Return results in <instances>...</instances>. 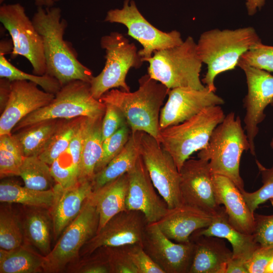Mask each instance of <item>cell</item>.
Listing matches in <instances>:
<instances>
[{
	"label": "cell",
	"instance_id": "1",
	"mask_svg": "<svg viewBox=\"0 0 273 273\" xmlns=\"http://www.w3.org/2000/svg\"><path fill=\"white\" fill-rule=\"evenodd\" d=\"M42 38L47 74L56 78L62 86L79 80L90 83L92 71L77 59L70 43L64 39L67 22L62 18L59 7H37L32 18Z\"/></svg>",
	"mask_w": 273,
	"mask_h": 273
},
{
	"label": "cell",
	"instance_id": "2",
	"mask_svg": "<svg viewBox=\"0 0 273 273\" xmlns=\"http://www.w3.org/2000/svg\"><path fill=\"white\" fill-rule=\"evenodd\" d=\"M138 89L125 92L117 88L105 93L99 99L116 107L124 115L131 132H145L159 143L161 107L169 89L147 74L139 79Z\"/></svg>",
	"mask_w": 273,
	"mask_h": 273
},
{
	"label": "cell",
	"instance_id": "3",
	"mask_svg": "<svg viewBox=\"0 0 273 273\" xmlns=\"http://www.w3.org/2000/svg\"><path fill=\"white\" fill-rule=\"evenodd\" d=\"M259 42H261L260 37L250 26L233 30L214 29L204 32L197 43L200 59L207 66L202 83L210 90L215 92L216 76L235 69L241 56Z\"/></svg>",
	"mask_w": 273,
	"mask_h": 273
},
{
	"label": "cell",
	"instance_id": "4",
	"mask_svg": "<svg viewBox=\"0 0 273 273\" xmlns=\"http://www.w3.org/2000/svg\"><path fill=\"white\" fill-rule=\"evenodd\" d=\"M239 116L231 112L213 130L207 145L199 151L198 158L208 161L212 174L230 178L241 192L244 190L240 173V163L244 151L250 144Z\"/></svg>",
	"mask_w": 273,
	"mask_h": 273
},
{
	"label": "cell",
	"instance_id": "5",
	"mask_svg": "<svg viewBox=\"0 0 273 273\" xmlns=\"http://www.w3.org/2000/svg\"><path fill=\"white\" fill-rule=\"evenodd\" d=\"M145 61L149 63L148 74L168 89L191 87L203 89L200 78L202 62L197 43L188 36L179 45L156 51Z\"/></svg>",
	"mask_w": 273,
	"mask_h": 273
},
{
	"label": "cell",
	"instance_id": "6",
	"mask_svg": "<svg viewBox=\"0 0 273 273\" xmlns=\"http://www.w3.org/2000/svg\"><path fill=\"white\" fill-rule=\"evenodd\" d=\"M225 116L220 106L208 107L183 122L160 130L159 143L171 155L179 171L192 154L207 145Z\"/></svg>",
	"mask_w": 273,
	"mask_h": 273
},
{
	"label": "cell",
	"instance_id": "7",
	"mask_svg": "<svg viewBox=\"0 0 273 273\" xmlns=\"http://www.w3.org/2000/svg\"><path fill=\"white\" fill-rule=\"evenodd\" d=\"M105 110L106 105L92 95L89 83L74 80L63 85L49 104L21 119L12 131L48 119L99 118L104 116Z\"/></svg>",
	"mask_w": 273,
	"mask_h": 273
},
{
	"label": "cell",
	"instance_id": "8",
	"mask_svg": "<svg viewBox=\"0 0 273 273\" xmlns=\"http://www.w3.org/2000/svg\"><path fill=\"white\" fill-rule=\"evenodd\" d=\"M100 44L105 50L106 62L101 72L93 76L90 82L92 95L99 100L105 93L113 88L130 92L125 81L127 74L131 68L141 67L144 62L136 47L117 32L103 36Z\"/></svg>",
	"mask_w": 273,
	"mask_h": 273
},
{
	"label": "cell",
	"instance_id": "9",
	"mask_svg": "<svg viewBox=\"0 0 273 273\" xmlns=\"http://www.w3.org/2000/svg\"><path fill=\"white\" fill-rule=\"evenodd\" d=\"M99 215L89 198L76 218L65 229L50 253L44 256L43 272L58 273L77 260L84 245L97 233Z\"/></svg>",
	"mask_w": 273,
	"mask_h": 273
},
{
	"label": "cell",
	"instance_id": "10",
	"mask_svg": "<svg viewBox=\"0 0 273 273\" xmlns=\"http://www.w3.org/2000/svg\"><path fill=\"white\" fill-rule=\"evenodd\" d=\"M0 21L12 38L11 58L23 56L31 64L34 74H45L46 65L42 38L27 15L24 7L20 3L2 5Z\"/></svg>",
	"mask_w": 273,
	"mask_h": 273
},
{
	"label": "cell",
	"instance_id": "11",
	"mask_svg": "<svg viewBox=\"0 0 273 273\" xmlns=\"http://www.w3.org/2000/svg\"><path fill=\"white\" fill-rule=\"evenodd\" d=\"M104 21L122 24L127 27L128 35L143 46L138 53L144 62L155 52L179 45L184 41L178 31L166 32L152 25L132 0H125L121 9L109 10Z\"/></svg>",
	"mask_w": 273,
	"mask_h": 273
},
{
	"label": "cell",
	"instance_id": "12",
	"mask_svg": "<svg viewBox=\"0 0 273 273\" xmlns=\"http://www.w3.org/2000/svg\"><path fill=\"white\" fill-rule=\"evenodd\" d=\"M141 155L151 179L169 209L183 204L180 175L171 155L152 135L143 132Z\"/></svg>",
	"mask_w": 273,
	"mask_h": 273
},
{
	"label": "cell",
	"instance_id": "13",
	"mask_svg": "<svg viewBox=\"0 0 273 273\" xmlns=\"http://www.w3.org/2000/svg\"><path fill=\"white\" fill-rule=\"evenodd\" d=\"M237 66L243 70L246 78L248 92L243 100L245 109L243 121L249 151L255 156V139L259 132L258 125L265 118V108L273 102V75L239 60Z\"/></svg>",
	"mask_w": 273,
	"mask_h": 273
},
{
	"label": "cell",
	"instance_id": "14",
	"mask_svg": "<svg viewBox=\"0 0 273 273\" xmlns=\"http://www.w3.org/2000/svg\"><path fill=\"white\" fill-rule=\"evenodd\" d=\"M142 246L164 273H189L195 249L192 240L175 243L162 232L156 222L149 223L145 229Z\"/></svg>",
	"mask_w": 273,
	"mask_h": 273
},
{
	"label": "cell",
	"instance_id": "15",
	"mask_svg": "<svg viewBox=\"0 0 273 273\" xmlns=\"http://www.w3.org/2000/svg\"><path fill=\"white\" fill-rule=\"evenodd\" d=\"M148 223L140 211L126 210L113 216L82 248L80 257L100 248L141 244Z\"/></svg>",
	"mask_w": 273,
	"mask_h": 273
},
{
	"label": "cell",
	"instance_id": "16",
	"mask_svg": "<svg viewBox=\"0 0 273 273\" xmlns=\"http://www.w3.org/2000/svg\"><path fill=\"white\" fill-rule=\"evenodd\" d=\"M183 203L214 216L223 207L216 200L212 173L208 161L200 158L188 159L179 170Z\"/></svg>",
	"mask_w": 273,
	"mask_h": 273
},
{
	"label": "cell",
	"instance_id": "17",
	"mask_svg": "<svg viewBox=\"0 0 273 273\" xmlns=\"http://www.w3.org/2000/svg\"><path fill=\"white\" fill-rule=\"evenodd\" d=\"M168 98L161 109L160 130L183 122L204 109L224 103L223 99L207 87L203 89L176 87L169 90Z\"/></svg>",
	"mask_w": 273,
	"mask_h": 273
},
{
	"label": "cell",
	"instance_id": "18",
	"mask_svg": "<svg viewBox=\"0 0 273 273\" xmlns=\"http://www.w3.org/2000/svg\"><path fill=\"white\" fill-rule=\"evenodd\" d=\"M127 173L129 181L127 210L141 211L148 223L157 222L169 208L155 188L141 155Z\"/></svg>",
	"mask_w": 273,
	"mask_h": 273
},
{
	"label": "cell",
	"instance_id": "19",
	"mask_svg": "<svg viewBox=\"0 0 273 273\" xmlns=\"http://www.w3.org/2000/svg\"><path fill=\"white\" fill-rule=\"evenodd\" d=\"M37 86L27 80L11 81L9 98L0 117V135L12 133L21 119L54 99L55 94Z\"/></svg>",
	"mask_w": 273,
	"mask_h": 273
},
{
	"label": "cell",
	"instance_id": "20",
	"mask_svg": "<svg viewBox=\"0 0 273 273\" xmlns=\"http://www.w3.org/2000/svg\"><path fill=\"white\" fill-rule=\"evenodd\" d=\"M53 189L55 198L49 211L53 223L54 239L57 240L79 214L93 191L90 180L79 181L68 188L56 183Z\"/></svg>",
	"mask_w": 273,
	"mask_h": 273
},
{
	"label": "cell",
	"instance_id": "21",
	"mask_svg": "<svg viewBox=\"0 0 273 273\" xmlns=\"http://www.w3.org/2000/svg\"><path fill=\"white\" fill-rule=\"evenodd\" d=\"M212 181L217 202L223 205L230 223L242 233L253 234L254 213L250 211L240 190L223 175L212 174Z\"/></svg>",
	"mask_w": 273,
	"mask_h": 273
},
{
	"label": "cell",
	"instance_id": "22",
	"mask_svg": "<svg viewBox=\"0 0 273 273\" xmlns=\"http://www.w3.org/2000/svg\"><path fill=\"white\" fill-rule=\"evenodd\" d=\"M213 216L197 208L181 204L169 209L157 223L162 232L176 243H186L195 231L205 228L212 222Z\"/></svg>",
	"mask_w": 273,
	"mask_h": 273
},
{
	"label": "cell",
	"instance_id": "23",
	"mask_svg": "<svg viewBox=\"0 0 273 273\" xmlns=\"http://www.w3.org/2000/svg\"><path fill=\"white\" fill-rule=\"evenodd\" d=\"M190 240L195 249L189 273H226L233 251L222 238L193 233Z\"/></svg>",
	"mask_w": 273,
	"mask_h": 273
},
{
	"label": "cell",
	"instance_id": "24",
	"mask_svg": "<svg viewBox=\"0 0 273 273\" xmlns=\"http://www.w3.org/2000/svg\"><path fill=\"white\" fill-rule=\"evenodd\" d=\"M195 233L214 236L227 240L232 247L233 258L248 262L255 250L259 246L253 234H246L234 228L229 222L225 209L213 216L212 222L207 227L197 230Z\"/></svg>",
	"mask_w": 273,
	"mask_h": 273
},
{
	"label": "cell",
	"instance_id": "25",
	"mask_svg": "<svg viewBox=\"0 0 273 273\" xmlns=\"http://www.w3.org/2000/svg\"><path fill=\"white\" fill-rule=\"evenodd\" d=\"M24 206L20 216L24 235V243L33 246L43 256L51 251L53 223L49 209Z\"/></svg>",
	"mask_w": 273,
	"mask_h": 273
},
{
	"label": "cell",
	"instance_id": "26",
	"mask_svg": "<svg viewBox=\"0 0 273 273\" xmlns=\"http://www.w3.org/2000/svg\"><path fill=\"white\" fill-rule=\"evenodd\" d=\"M128 185V174L126 173L93 191L90 199L99 213L98 231L113 216L127 210Z\"/></svg>",
	"mask_w": 273,
	"mask_h": 273
},
{
	"label": "cell",
	"instance_id": "27",
	"mask_svg": "<svg viewBox=\"0 0 273 273\" xmlns=\"http://www.w3.org/2000/svg\"><path fill=\"white\" fill-rule=\"evenodd\" d=\"M143 132H131L127 142L120 153L95 174L92 180L93 191L127 173L134 166L141 156Z\"/></svg>",
	"mask_w": 273,
	"mask_h": 273
},
{
	"label": "cell",
	"instance_id": "28",
	"mask_svg": "<svg viewBox=\"0 0 273 273\" xmlns=\"http://www.w3.org/2000/svg\"><path fill=\"white\" fill-rule=\"evenodd\" d=\"M103 118H87L80 160L79 181H92L95 175V168L103 151Z\"/></svg>",
	"mask_w": 273,
	"mask_h": 273
},
{
	"label": "cell",
	"instance_id": "29",
	"mask_svg": "<svg viewBox=\"0 0 273 273\" xmlns=\"http://www.w3.org/2000/svg\"><path fill=\"white\" fill-rule=\"evenodd\" d=\"M44 256L23 243L11 250L0 249V273L43 272Z\"/></svg>",
	"mask_w": 273,
	"mask_h": 273
},
{
	"label": "cell",
	"instance_id": "30",
	"mask_svg": "<svg viewBox=\"0 0 273 273\" xmlns=\"http://www.w3.org/2000/svg\"><path fill=\"white\" fill-rule=\"evenodd\" d=\"M54 198L53 188L47 191H37L11 181H2L0 184L1 203H17L50 210L53 204Z\"/></svg>",
	"mask_w": 273,
	"mask_h": 273
},
{
	"label": "cell",
	"instance_id": "31",
	"mask_svg": "<svg viewBox=\"0 0 273 273\" xmlns=\"http://www.w3.org/2000/svg\"><path fill=\"white\" fill-rule=\"evenodd\" d=\"M60 119L39 121L18 131L14 135L24 157L38 156L56 129Z\"/></svg>",
	"mask_w": 273,
	"mask_h": 273
},
{
	"label": "cell",
	"instance_id": "32",
	"mask_svg": "<svg viewBox=\"0 0 273 273\" xmlns=\"http://www.w3.org/2000/svg\"><path fill=\"white\" fill-rule=\"evenodd\" d=\"M85 117L60 119L56 129L38 157L50 165L67 150Z\"/></svg>",
	"mask_w": 273,
	"mask_h": 273
},
{
	"label": "cell",
	"instance_id": "33",
	"mask_svg": "<svg viewBox=\"0 0 273 273\" xmlns=\"http://www.w3.org/2000/svg\"><path fill=\"white\" fill-rule=\"evenodd\" d=\"M19 176L24 186L37 191H47L56 184L50 165L38 156L24 157L20 169Z\"/></svg>",
	"mask_w": 273,
	"mask_h": 273
},
{
	"label": "cell",
	"instance_id": "34",
	"mask_svg": "<svg viewBox=\"0 0 273 273\" xmlns=\"http://www.w3.org/2000/svg\"><path fill=\"white\" fill-rule=\"evenodd\" d=\"M1 205L0 209V248L9 250L24 243V235L20 216L10 203Z\"/></svg>",
	"mask_w": 273,
	"mask_h": 273
},
{
	"label": "cell",
	"instance_id": "35",
	"mask_svg": "<svg viewBox=\"0 0 273 273\" xmlns=\"http://www.w3.org/2000/svg\"><path fill=\"white\" fill-rule=\"evenodd\" d=\"M24 156L14 134L0 135V177L19 176Z\"/></svg>",
	"mask_w": 273,
	"mask_h": 273
},
{
	"label": "cell",
	"instance_id": "36",
	"mask_svg": "<svg viewBox=\"0 0 273 273\" xmlns=\"http://www.w3.org/2000/svg\"><path fill=\"white\" fill-rule=\"evenodd\" d=\"M0 77L10 81L27 80L36 83L46 92L56 94L62 85L55 77L46 73L43 75L30 74L23 72L13 65L0 53Z\"/></svg>",
	"mask_w": 273,
	"mask_h": 273
},
{
	"label": "cell",
	"instance_id": "37",
	"mask_svg": "<svg viewBox=\"0 0 273 273\" xmlns=\"http://www.w3.org/2000/svg\"><path fill=\"white\" fill-rule=\"evenodd\" d=\"M50 168L56 183L63 188L71 187L79 181V163L68 149L50 165Z\"/></svg>",
	"mask_w": 273,
	"mask_h": 273
},
{
	"label": "cell",
	"instance_id": "38",
	"mask_svg": "<svg viewBox=\"0 0 273 273\" xmlns=\"http://www.w3.org/2000/svg\"><path fill=\"white\" fill-rule=\"evenodd\" d=\"M256 163L261 176L262 186L253 192H241L250 211L255 213L259 205L273 197V165L266 168L258 160Z\"/></svg>",
	"mask_w": 273,
	"mask_h": 273
},
{
	"label": "cell",
	"instance_id": "39",
	"mask_svg": "<svg viewBox=\"0 0 273 273\" xmlns=\"http://www.w3.org/2000/svg\"><path fill=\"white\" fill-rule=\"evenodd\" d=\"M130 133V128L126 124L103 141L102 154L96 166L95 174L103 169L120 153L127 142Z\"/></svg>",
	"mask_w": 273,
	"mask_h": 273
},
{
	"label": "cell",
	"instance_id": "40",
	"mask_svg": "<svg viewBox=\"0 0 273 273\" xmlns=\"http://www.w3.org/2000/svg\"><path fill=\"white\" fill-rule=\"evenodd\" d=\"M69 264L66 272L74 273H111L108 260L103 248H100L92 253L82 256Z\"/></svg>",
	"mask_w": 273,
	"mask_h": 273
},
{
	"label": "cell",
	"instance_id": "41",
	"mask_svg": "<svg viewBox=\"0 0 273 273\" xmlns=\"http://www.w3.org/2000/svg\"><path fill=\"white\" fill-rule=\"evenodd\" d=\"M239 61L250 66L273 72V46L258 42L244 53Z\"/></svg>",
	"mask_w": 273,
	"mask_h": 273
},
{
	"label": "cell",
	"instance_id": "42",
	"mask_svg": "<svg viewBox=\"0 0 273 273\" xmlns=\"http://www.w3.org/2000/svg\"><path fill=\"white\" fill-rule=\"evenodd\" d=\"M110 265L111 273H138L129 252V245L102 247Z\"/></svg>",
	"mask_w": 273,
	"mask_h": 273
},
{
	"label": "cell",
	"instance_id": "43",
	"mask_svg": "<svg viewBox=\"0 0 273 273\" xmlns=\"http://www.w3.org/2000/svg\"><path fill=\"white\" fill-rule=\"evenodd\" d=\"M104 104L106 105V110L102 123L103 141L127 124L122 113L116 107L109 103Z\"/></svg>",
	"mask_w": 273,
	"mask_h": 273
},
{
	"label": "cell",
	"instance_id": "44",
	"mask_svg": "<svg viewBox=\"0 0 273 273\" xmlns=\"http://www.w3.org/2000/svg\"><path fill=\"white\" fill-rule=\"evenodd\" d=\"M129 252L138 273H164L141 244L129 245Z\"/></svg>",
	"mask_w": 273,
	"mask_h": 273
},
{
	"label": "cell",
	"instance_id": "45",
	"mask_svg": "<svg viewBox=\"0 0 273 273\" xmlns=\"http://www.w3.org/2000/svg\"><path fill=\"white\" fill-rule=\"evenodd\" d=\"M255 241L260 246H273V214L259 215L254 213Z\"/></svg>",
	"mask_w": 273,
	"mask_h": 273
},
{
	"label": "cell",
	"instance_id": "46",
	"mask_svg": "<svg viewBox=\"0 0 273 273\" xmlns=\"http://www.w3.org/2000/svg\"><path fill=\"white\" fill-rule=\"evenodd\" d=\"M273 257V246L259 245L248 262L249 273H264V268Z\"/></svg>",
	"mask_w": 273,
	"mask_h": 273
},
{
	"label": "cell",
	"instance_id": "47",
	"mask_svg": "<svg viewBox=\"0 0 273 273\" xmlns=\"http://www.w3.org/2000/svg\"><path fill=\"white\" fill-rule=\"evenodd\" d=\"M226 273H249L248 262L232 258L228 264Z\"/></svg>",
	"mask_w": 273,
	"mask_h": 273
},
{
	"label": "cell",
	"instance_id": "48",
	"mask_svg": "<svg viewBox=\"0 0 273 273\" xmlns=\"http://www.w3.org/2000/svg\"><path fill=\"white\" fill-rule=\"evenodd\" d=\"M11 81L5 78H1L0 80V95H1V108L4 109L5 106L9 99Z\"/></svg>",
	"mask_w": 273,
	"mask_h": 273
},
{
	"label": "cell",
	"instance_id": "49",
	"mask_svg": "<svg viewBox=\"0 0 273 273\" xmlns=\"http://www.w3.org/2000/svg\"><path fill=\"white\" fill-rule=\"evenodd\" d=\"M265 0H247L246 8L250 16L254 15L257 10H260L264 6Z\"/></svg>",
	"mask_w": 273,
	"mask_h": 273
},
{
	"label": "cell",
	"instance_id": "50",
	"mask_svg": "<svg viewBox=\"0 0 273 273\" xmlns=\"http://www.w3.org/2000/svg\"><path fill=\"white\" fill-rule=\"evenodd\" d=\"M55 3L54 0H34L37 7L50 8L54 6Z\"/></svg>",
	"mask_w": 273,
	"mask_h": 273
},
{
	"label": "cell",
	"instance_id": "51",
	"mask_svg": "<svg viewBox=\"0 0 273 273\" xmlns=\"http://www.w3.org/2000/svg\"><path fill=\"white\" fill-rule=\"evenodd\" d=\"M264 273H273V257L266 265Z\"/></svg>",
	"mask_w": 273,
	"mask_h": 273
},
{
	"label": "cell",
	"instance_id": "52",
	"mask_svg": "<svg viewBox=\"0 0 273 273\" xmlns=\"http://www.w3.org/2000/svg\"><path fill=\"white\" fill-rule=\"evenodd\" d=\"M270 146L271 148L272 149V150H273V136L270 143Z\"/></svg>",
	"mask_w": 273,
	"mask_h": 273
},
{
	"label": "cell",
	"instance_id": "53",
	"mask_svg": "<svg viewBox=\"0 0 273 273\" xmlns=\"http://www.w3.org/2000/svg\"><path fill=\"white\" fill-rule=\"evenodd\" d=\"M269 200L270 201L271 204L273 207V197L271 198Z\"/></svg>",
	"mask_w": 273,
	"mask_h": 273
},
{
	"label": "cell",
	"instance_id": "54",
	"mask_svg": "<svg viewBox=\"0 0 273 273\" xmlns=\"http://www.w3.org/2000/svg\"><path fill=\"white\" fill-rule=\"evenodd\" d=\"M55 2H58V1H59L60 0H54Z\"/></svg>",
	"mask_w": 273,
	"mask_h": 273
},
{
	"label": "cell",
	"instance_id": "55",
	"mask_svg": "<svg viewBox=\"0 0 273 273\" xmlns=\"http://www.w3.org/2000/svg\"><path fill=\"white\" fill-rule=\"evenodd\" d=\"M246 1H247V0H246Z\"/></svg>",
	"mask_w": 273,
	"mask_h": 273
}]
</instances>
